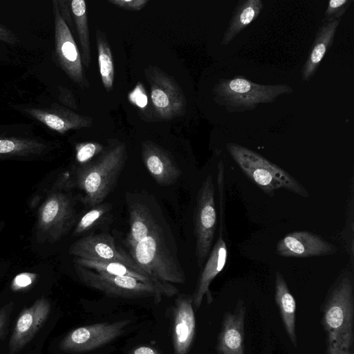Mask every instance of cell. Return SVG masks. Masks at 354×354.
<instances>
[{"label": "cell", "mask_w": 354, "mask_h": 354, "mask_svg": "<svg viewBox=\"0 0 354 354\" xmlns=\"http://www.w3.org/2000/svg\"><path fill=\"white\" fill-rule=\"evenodd\" d=\"M351 272L340 274L322 306V324L326 333L325 354H354V295Z\"/></svg>", "instance_id": "1"}, {"label": "cell", "mask_w": 354, "mask_h": 354, "mask_svg": "<svg viewBox=\"0 0 354 354\" xmlns=\"http://www.w3.org/2000/svg\"><path fill=\"white\" fill-rule=\"evenodd\" d=\"M127 159L126 145L120 142L77 168L74 185L82 192L84 204L94 207L106 198L116 185Z\"/></svg>", "instance_id": "2"}, {"label": "cell", "mask_w": 354, "mask_h": 354, "mask_svg": "<svg viewBox=\"0 0 354 354\" xmlns=\"http://www.w3.org/2000/svg\"><path fill=\"white\" fill-rule=\"evenodd\" d=\"M226 147L245 175L270 196L279 188L303 197L309 196L306 189L295 178L259 153L235 143H228Z\"/></svg>", "instance_id": "3"}, {"label": "cell", "mask_w": 354, "mask_h": 354, "mask_svg": "<svg viewBox=\"0 0 354 354\" xmlns=\"http://www.w3.org/2000/svg\"><path fill=\"white\" fill-rule=\"evenodd\" d=\"M129 249L130 256L149 275L169 283H185V273L168 250L158 225Z\"/></svg>", "instance_id": "4"}, {"label": "cell", "mask_w": 354, "mask_h": 354, "mask_svg": "<svg viewBox=\"0 0 354 354\" xmlns=\"http://www.w3.org/2000/svg\"><path fill=\"white\" fill-rule=\"evenodd\" d=\"M75 202L72 196L59 190L50 192L38 212V239L44 241H57L68 232L75 223Z\"/></svg>", "instance_id": "5"}, {"label": "cell", "mask_w": 354, "mask_h": 354, "mask_svg": "<svg viewBox=\"0 0 354 354\" xmlns=\"http://www.w3.org/2000/svg\"><path fill=\"white\" fill-rule=\"evenodd\" d=\"M287 86L262 85L245 77L222 80L214 88L218 103L234 108L253 109L259 103H270L283 92Z\"/></svg>", "instance_id": "6"}, {"label": "cell", "mask_w": 354, "mask_h": 354, "mask_svg": "<svg viewBox=\"0 0 354 354\" xmlns=\"http://www.w3.org/2000/svg\"><path fill=\"white\" fill-rule=\"evenodd\" d=\"M214 195L212 177L209 175L198 189L194 214L195 254L197 265L201 269L212 250L216 228L217 216Z\"/></svg>", "instance_id": "7"}, {"label": "cell", "mask_w": 354, "mask_h": 354, "mask_svg": "<svg viewBox=\"0 0 354 354\" xmlns=\"http://www.w3.org/2000/svg\"><path fill=\"white\" fill-rule=\"evenodd\" d=\"M145 74L156 117L168 120L183 115L187 102L176 80L156 66L147 67Z\"/></svg>", "instance_id": "8"}, {"label": "cell", "mask_w": 354, "mask_h": 354, "mask_svg": "<svg viewBox=\"0 0 354 354\" xmlns=\"http://www.w3.org/2000/svg\"><path fill=\"white\" fill-rule=\"evenodd\" d=\"M75 270L83 283L110 296L124 298L153 296L158 302L162 296L154 286L131 277L97 272L76 264Z\"/></svg>", "instance_id": "9"}, {"label": "cell", "mask_w": 354, "mask_h": 354, "mask_svg": "<svg viewBox=\"0 0 354 354\" xmlns=\"http://www.w3.org/2000/svg\"><path fill=\"white\" fill-rule=\"evenodd\" d=\"M53 12L55 28V53L57 64L68 77L77 85L90 87L83 69L81 54L71 30L63 19L57 1L53 0Z\"/></svg>", "instance_id": "10"}, {"label": "cell", "mask_w": 354, "mask_h": 354, "mask_svg": "<svg viewBox=\"0 0 354 354\" xmlns=\"http://www.w3.org/2000/svg\"><path fill=\"white\" fill-rule=\"evenodd\" d=\"M129 319L114 323H97L77 328L60 342L59 348L66 352H84L100 348L116 339L124 332Z\"/></svg>", "instance_id": "11"}, {"label": "cell", "mask_w": 354, "mask_h": 354, "mask_svg": "<svg viewBox=\"0 0 354 354\" xmlns=\"http://www.w3.org/2000/svg\"><path fill=\"white\" fill-rule=\"evenodd\" d=\"M69 253L75 258L120 262L142 270L130 255L117 248L114 239L106 234H91L80 239L71 245Z\"/></svg>", "instance_id": "12"}, {"label": "cell", "mask_w": 354, "mask_h": 354, "mask_svg": "<svg viewBox=\"0 0 354 354\" xmlns=\"http://www.w3.org/2000/svg\"><path fill=\"white\" fill-rule=\"evenodd\" d=\"M50 313V304L46 298H40L20 313L10 335V354L21 351L33 338L46 322Z\"/></svg>", "instance_id": "13"}, {"label": "cell", "mask_w": 354, "mask_h": 354, "mask_svg": "<svg viewBox=\"0 0 354 354\" xmlns=\"http://www.w3.org/2000/svg\"><path fill=\"white\" fill-rule=\"evenodd\" d=\"M337 251L335 245L308 231L289 233L276 246V253L284 257L308 258L332 254Z\"/></svg>", "instance_id": "14"}, {"label": "cell", "mask_w": 354, "mask_h": 354, "mask_svg": "<svg viewBox=\"0 0 354 354\" xmlns=\"http://www.w3.org/2000/svg\"><path fill=\"white\" fill-rule=\"evenodd\" d=\"M23 111L59 133H64L71 129L87 128L93 124L91 118L78 114L58 104H53L49 108L27 107Z\"/></svg>", "instance_id": "15"}, {"label": "cell", "mask_w": 354, "mask_h": 354, "mask_svg": "<svg viewBox=\"0 0 354 354\" xmlns=\"http://www.w3.org/2000/svg\"><path fill=\"white\" fill-rule=\"evenodd\" d=\"M141 155L147 169L161 186L173 185L182 174L168 151L152 141L142 142Z\"/></svg>", "instance_id": "16"}, {"label": "cell", "mask_w": 354, "mask_h": 354, "mask_svg": "<svg viewBox=\"0 0 354 354\" xmlns=\"http://www.w3.org/2000/svg\"><path fill=\"white\" fill-rule=\"evenodd\" d=\"M245 312L244 302L239 300L232 312L224 313L216 347L218 354H245Z\"/></svg>", "instance_id": "17"}, {"label": "cell", "mask_w": 354, "mask_h": 354, "mask_svg": "<svg viewBox=\"0 0 354 354\" xmlns=\"http://www.w3.org/2000/svg\"><path fill=\"white\" fill-rule=\"evenodd\" d=\"M222 227L219 229L217 241L211 250L204 266L202 267L196 289L192 296V304L198 309L203 301L204 296L210 304L212 296L209 286L213 279L223 270L227 259V247L222 234Z\"/></svg>", "instance_id": "18"}, {"label": "cell", "mask_w": 354, "mask_h": 354, "mask_svg": "<svg viewBox=\"0 0 354 354\" xmlns=\"http://www.w3.org/2000/svg\"><path fill=\"white\" fill-rule=\"evenodd\" d=\"M195 329L192 296L181 294L176 298L174 308L173 345L175 354L188 353Z\"/></svg>", "instance_id": "19"}, {"label": "cell", "mask_w": 354, "mask_h": 354, "mask_svg": "<svg viewBox=\"0 0 354 354\" xmlns=\"http://www.w3.org/2000/svg\"><path fill=\"white\" fill-rule=\"evenodd\" d=\"M74 263L97 272H104L118 276L135 278L157 288L162 295L172 297L178 293V289L169 283L161 281L144 272L124 263L115 261H102L82 258H75Z\"/></svg>", "instance_id": "20"}, {"label": "cell", "mask_w": 354, "mask_h": 354, "mask_svg": "<svg viewBox=\"0 0 354 354\" xmlns=\"http://www.w3.org/2000/svg\"><path fill=\"white\" fill-rule=\"evenodd\" d=\"M340 21L341 19L332 21H322L309 56L302 68L304 81L309 80L316 73L324 56L333 44Z\"/></svg>", "instance_id": "21"}, {"label": "cell", "mask_w": 354, "mask_h": 354, "mask_svg": "<svg viewBox=\"0 0 354 354\" xmlns=\"http://www.w3.org/2000/svg\"><path fill=\"white\" fill-rule=\"evenodd\" d=\"M275 301L279 307L281 319L286 333L297 348V341L295 331L296 302L290 292L283 274L277 271L275 274Z\"/></svg>", "instance_id": "22"}, {"label": "cell", "mask_w": 354, "mask_h": 354, "mask_svg": "<svg viewBox=\"0 0 354 354\" xmlns=\"http://www.w3.org/2000/svg\"><path fill=\"white\" fill-rule=\"evenodd\" d=\"M47 142L32 138L0 137V158L32 157L44 153Z\"/></svg>", "instance_id": "23"}, {"label": "cell", "mask_w": 354, "mask_h": 354, "mask_svg": "<svg viewBox=\"0 0 354 354\" xmlns=\"http://www.w3.org/2000/svg\"><path fill=\"white\" fill-rule=\"evenodd\" d=\"M130 230L127 236L129 248L149 236L156 224L149 208L139 202L129 203Z\"/></svg>", "instance_id": "24"}, {"label": "cell", "mask_w": 354, "mask_h": 354, "mask_svg": "<svg viewBox=\"0 0 354 354\" xmlns=\"http://www.w3.org/2000/svg\"><path fill=\"white\" fill-rule=\"evenodd\" d=\"M263 8L261 0L241 1L236 6L222 40L228 44L234 37L259 15Z\"/></svg>", "instance_id": "25"}, {"label": "cell", "mask_w": 354, "mask_h": 354, "mask_svg": "<svg viewBox=\"0 0 354 354\" xmlns=\"http://www.w3.org/2000/svg\"><path fill=\"white\" fill-rule=\"evenodd\" d=\"M73 26L80 45L82 65L88 68L91 62V49L88 26L87 6L84 0L69 1Z\"/></svg>", "instance_id": "26"}, {"label": "cell", "mask_w": 354, "mask_h": 354, "mask_svg": "<svg viewBox=\"0 0 354 354\" xmlns=\"http://www.w3.org/2000/svg\"><path fill=\"white\" fill-rule=\"evenodd\" d=\"M95 32L100 77L105 90L109 92L113 88L115 77L111 49L105 33L97 28Z\"/></svg>", "instance_id": "27"}, {"label": "cell", "mask_w": 354, "mask_h": 354, "mask_svg": "<svg viewBox=\"0 0 354 354\" xmlns=\"http://www.w3.org/2000/svg\"><path fill=\"white\" fill-rule=\"evenodd\" d=\"M110 205L104 203L94 206L79 220L73 231L74 236H80L91 230L104 216Z\"/></svg>", "instance_id": "28"}, {"label": "cell", "mask_w": 354, "mask_h": 354, "mask_svg": "<svg viewBox=\"0 0 354 354\" xmlns=\"http://www.w3.org/2000/svg\"><path fill=\"white\" fill-rule=\"evenodd\" d=\"M104 151V146L97 142L78 143L75 147V158L80 166L86 165Z\"/></svg>", "instance_id": "29"}, {"label": "cell", "mask_w": 354, "mask_h": 354, "mask_svg": "<svg viewBox=\"0 0 354 354\" xmlns=\"http://www.w3.org/2000/svg\"><path fill=\"white\" fill-rule=\"evenodd\" d=\"M353 0H331L325 11L323 21H332L339 19L349 8Z\"/></svg>", "instance_id": "30"}, {"label": "cell", "mask_w": 354, "mask_h": 354, "mask_svg": "<svg viewBox=\"0 0 354 354\" xmlns=\"http://www.w3.org/2000/svg\"><path fill=\"white\" fill-rule=\"evenodd\" d=\"M129 100L140 109H143L147 104V96L142 84L138 82L134 89L129 93Z\"/></svg>", "instance_id": "31"}, {"label": "cell", "mask_w": 354, "mask_h": 354, "mask_svg": "<svg viewBox=\"0 0 354 354\" xmlns=\"http://www.w3.org/2000/svg\"><path fill=\"white\" fill-rule=\"evenodd\" d=\"M109 3L127 10L139 11L149 2L148 0H109Z\"/></svg>", "instance_id": "32"}, {"label": "cell", "mask_w": 354, "mask_h": 354, "mask_svg": "<svg viewBox=\"0 0 354 354\" xmlns=\"http://www.w3.org/2000/svg\"><path fill=\"white\" fill-rule=\"evenodd\" d=\"M35 277L36 275L32 273L24 272L19 274L14 278L11 288L15 291L26 288L33 283Z\"/></svg>", "instance_id": "33"}, {"label": "cell", "mask_w": 354, "mask_h": 354, "mask_svg": "<svg viewBox=\"0 0 354 354\" xmlns=\"http://www.w3.org/2000/svg\"><path fill=\"white\" fill-rule=\"evenodd\" d=\"M58 98L62 106L75 111L77 109V104L73 93L67 88L59 86Z\"/></svg>", "instance_id": "34"}, {"label": "cell", "mask_w": 354, "mask_h": 354, "mask_svg": "<svg viewBox=\"0 0 354 354\" xmlns=\"http://www.w3.org/2000/svg\"><path fill=\"white\" fill-rule=\"evenodd\" d=\"M56 1H57V6L59 8L60 14H61L63 19L64 20V21L66 22V24H67V26H68L70 30L71 28H74L72 14H71V11L70 5H69V1H65V0H56Z\"/></svg>", "instance_id": "35"}, {"label": "cell", "mask_w": 354, "mask_h": 354, "mask_svg": "<svg viewBox=\"0 0 354 354\" xmlns=\"http://www.w3.org/2000/svg\"><path fill=\"white\" fill-rule=\"evenodd\" d=\"M13 303L10 302L0 308V337L2 336L6 329L8 317L12 310Z\"/></svg>", "instance_id": "36"}, {"label": "cell", "mask_w": 354, "mask_h": 354, "mask_svg": "<svg viewBox=\"0 0 354 354\" xmlns=\"http://www.w3.org/2000/svg\"><path fill=\"white\" fill-rule=\"evenodd\" d=\"M0 41L15 45L19 39L17 35L9 28L0 24Z\"/></svg>", "instance_id": "37"}, {"label": "cell", "mask_w": 354, "mask_h": 354, "mask_svg": "<svg viewBox=\"0 0 354 354\" xmlns=\"http://www.w3.org/2000/svg\"><path fill=\"white\" fill-rule=\"evenodd\" d=\"M131 354H160L156 350L149 346H140L133 351Z\"/></svg>", "instance_id": "38"}, {"label": "cell", "mask_w": 354, "mask_h": 354, "mask_svg": "<svg viewBox=\"0 0 354 354\" xmlns=\"http://www.w3.org/2000/svg\"><path fill=\"white\" fill-rule=\"evenodd\" d=\"M0 231H1V225H0Z\"/></svg>", "instance_id": "39"}]
</instances>
